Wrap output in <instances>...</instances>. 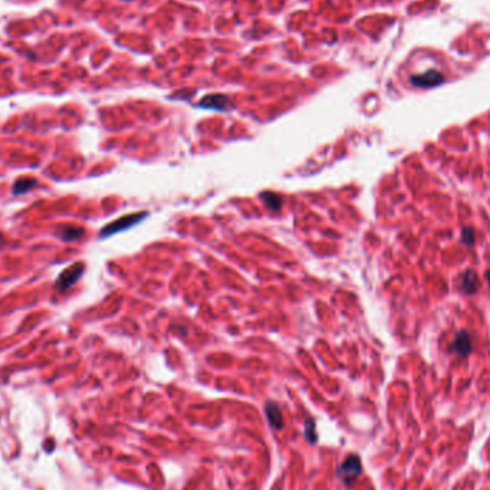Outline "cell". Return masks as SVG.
<instances>
[{"label": "cell", "instance_id": "cell-1", "mask_svg": "<svg viewBox=\"0 0 490 490\" xmlns=\"http://www.w3.org/2000/svg\"><path fill=\"white\" fill-rule=\"evenodd\" d=\"M147 217H148L147 212H136V214L125 215L119 220H115L113 222H111L109 225H106L100 231V237H109V235H113L119 231H125L131 226L136 225L138 222H141Z\"/></svg>", "mask_w": 490, "mask_h": 490}, {"label": "cell", "instance_id": "cell-2", "mask_svg": "<svg viewBox=\"0 0 490 490\" xmlns=\"http://www.w3.org/2000/svg\"><path fill=\"white\" fill-rule=\"evenodd\" d=\"M361 474V462L357 456H350L340 466L339 476L344 483H351Z\"/></svg>", "mask_w": 490, "mask_h": 490}, {"label": "cell", "instance_id": "cell-3", "mask_svg": "<svg viewBox=\"0 0 490 490\" xmlns=\"http://www.w3.org/2000/svg\"><path fill=\"white\" fill-rule=\"evenodd\" d=\"M83 274V264L76 263V264L71 265L69 268H66L57 278L56 288L59 291H65L66 288L72 287L74 284L79 280V277Z\"/></svg>", "mask_w": 490, "mask_h": 490}, {"label": "cell", "instance_id": "cell-4", "mask_svg": "<svg viewBox=\"0 0 490 490\" xmlns=\"http://www.w3.org/2000/svg\"><path fill=\"white\" fill-rule=\"evenodd\" d=\"M229 100L222 95H209L201 100V106L204 108H214V109H226Z\"/></svg>", "mask_w": 490, "mask_h": 490}, {"label": "cell", "instance_id": "cell-5", "mask_svg": "<svg viewBox=\"0 0 490 490\" xmlns=\"http://www.w3.org/2000/svg\"><path fill=\"white\" fill-rule=\"evenodd\" d=\"M265 410H267V417H268V421L270 424L274 427V429H281L283 427V416H281V412L278 409V406L275 403H268L265 406Z\"/></svg>", "mask_w": 490, "mask_h": 490}, {"label": "cell", "instance_id": "cell-6", "mask_svg": "<svg viewBox=\"0 0 490 490\" xmlns=\"http://www.w3.org/2000/svg\"><path fill=\"white\" fill-rule=\"evenodd\" d=\"M443 80V76L437 72H429L426 75L421 76H415L412 79V82L417 85V86H433V85H437Z\"/></svg>", "mask_w": 490, "mask_h": 490}, {"label": "cell", "instance_id": "cell-7", "mask_svg": "<svg viewBox=\"0 0 490 490\" xmlns=\"http://www.w3.org/2000/svg\"><path fill=\"white\" fill-rule=\"evenodd\" d=\"M83 234V229L82 228H77V226H65L62 231H59V235L65 240V241H72V240H76L79 238L80 235Z\"/></svg>", "mask_w": 490, "mask_h": 490}, {"label": "cell", "instance_id": "cell-8", "mask_svg": "<svg viewBox=\"0 0 490 490\" xmlns=\"http://www.w3.org/2000/svg\"><path fill=\"white\" fill-rule=\"evenodd\" d=\"M36 185V181L32 178H20L19 181H16L15 187H13V192L15 194H23L27 192Z\"/></svg>", "mask_w": 490, "mask_h": 490}, {"label": "cell", "instance_id": "cell-9", "mask_svg": "<svg viewBox=\"0 0 490 490\" xmlns=\"http://www.w3.org/2000/svg\"><path fill=\"white\" fill-rule=\"evenodd\" d=\"M263 198H264L265 204L271 208V209H274V211H275V209H278V208L281 207V204H283V201H281L280 195H277V194H272V192H265V194H263Z\"/></svg>", "mask_w": 490, "mask_h": 490}, {"label": "cell", "instance_id": "cell-10", "mask_svg": "<svg viewBox=\"0 0 490 490\" xmlns=\"http://www.w3.org/2000/svg\"><path fill=\"white\" fill-rule=\"evenodd\" d=\"M0 240H1V237H0Z\"/></svg>", "mask_w": 490, "mask_h": 490}]
</instances>
